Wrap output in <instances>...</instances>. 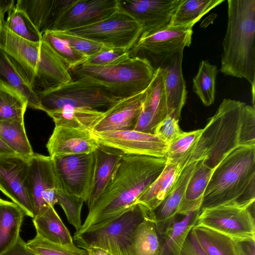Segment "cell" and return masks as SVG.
Here are the masks:
<instances>
[{"label":"cell","instance_id":"obj_1","mask_svg":"<svg viewBox=\"0 0 255 255\" xmlns=\"http://www.w3.org/2000/svg\"><path fill=\"white\" fill-rule=\"evenodd\" d=\"M166 161V157L124 155L74 236L98 229L130 209L159 176Z\"/></svg>","mask_w":255,"mask_h":255},{"label":"cell","instance_id":"obj_2","mask_svg":"<svg viewBox=\"0 0 255 255\" xmlns=\"http://www.w3.org/2000/svg\"><path fill=\"white\" fill-rule=\"evenodd\" d=\"M255 201V145L240 146L214 169L200 210L221 205L251 207Z\"/></svg>","mask_w":255,"mask_h":255},{"label":"cell","instance_id":"obj_3","mask_svg":"<svg viewBox=\"0 0 255 255\" xmlns=\"http://www.w3.org/2000/svg\"><path fill=\"white\" fill-rule=\"evenodd\" d=\"M228 25L223 41L220 71L244 78L255 99V0H228Z\"/></svg>","mask_w":255,"mask_h":255},{"label":"cell","instance_id":"obj_4","mask_svg":"<svg viewBox=\"0 0 255 255\" xmlns=\"http://www.w3.org/2000/svg\"><path fill=\"white\" fill-rule=\"evenodd\" d=\"M247 104L224 99L215 114L208 119L199 138L180 164L202 161L214 168L232 151L244 146L242 125Z\"/></svg>","mask_w":255,"mask_h":255},{"label":"cell","instance_id":"obj_5","mask_svg":"<svg viewBox=\"0 0 255 255\" xmlns=\"http://www.w3.org/2000/svg\"><path fill=\"white\" fill-rule=\"evenodd\" d=\"M0 49L19 64L35 92L73 81L65 63L43 40L39 42L27 40L4 25L0 33Z\"/></svg>","mask_w":255,"mask_h":255},{"label":"cell","instance_id":"obj_6","mask_svg":"<svg viewBox=\"0 0 255 255\" xmlns=\"http://www.w3.org/2000/svg\"><path fill=\"white\" fill-rule=\"evenodd\" d=\"M70 71L77 79L98 85L121 99L145 91L154 69L147 59L129 56L107 65L81 64Z\"/></svg>","mask_w":255,"mask_h":255},{"label":"cell","instance_id":"obj_7","mask_svg":"<svg viewBox=\"0 0 255 255\" xmlns=\"http://www.w3.org/2000/svg\"><path fill=\"white\" fill-rule=\"evenodd\" d=\"M149 211L139 204L94 230L74 236L78 247L97 248L111 255H133L132 242L135 231Z\"/></svg>","mask_w":255,"mask_h":255},{"label":"cell","instance_id":"obj_8","mask_svg":"<svg viewBox=\"0 0 255 255\" xmlns=\"http://www.w3.org/2000/svg\"><path fill=\"white\" fill-rule=\"evenodd\" d=\"M36 93L45 112L65 108H108L118 99L103 87L80 79Z\"/></svg>","mask_w":255,"mask_h":255},{"label":"cell","instance_id":"obj_9","mask_svg":"<svg viewBox=\"0 0 255 255\" xmlns=\"http://www.w3.org/2000/svg\"><path fill=\"white\" fill-rule=\"evenodd\" d=\"M65 31L105 46L122 47L130 50L141 36L143 27L140 22L120 4L114 13L102 20Z\"/></svg>","mask_w":255,"mask_h":255},{"label":"cell","instance_id":"obj_10","mask_svg":"<svg viewBox=\"0 0 255 255\" xmlns=\"http://www.w3.org/2000/svg\"><path fill=\"white\" fill-rule=\"evenodd\" d=\"M221 205L200 211L196 225L236 240L255 239V222L251 208Z\"/></svg>","mask_w":255,"mask_h":255},{"label":"cell","instance_id":"obj_11","mask_svg":"<svg viewBox=\"0 0 255 255\" xmlns=\"http://www.w3.org/2000/svg\"><path fill=\"white\" fill-rule=\"evenodd\" d=\"M58 190L81 197L87 202L95 168L94 152L52 158Z\"/></svg>","mask_w":255,"mask_h":255},{"label":"cell","instance_id":"obj_12","mask_svg":"<svg viewBox=\"0 0 255 255\" xmlns=\"http://www.w3.org/2000/svg\"><path fill=\"white\" fill-rule=\"evenodd\" d=\"M120 0H62L50 30L67 31L100 21L114 13Z\"/></svg>","mask_w":255,"mask_h":255},{"label":"cell","instance_id":"obj_13","mask_svg":"<svg viewBox=\"0 0 255 255\" xmlns=\"http://www.w3.org/2000/svg\"><path fill=\"white\" fill-rule=\"evenodd\" d=\"M29 158L17 154L0 156V191L25 215L34 217L29 178Z\"/></svg>","mask_w":255,"mask_h":255},{"label":"cell","instance_id":"obj_14","mask_svg":"<svg viewBox=\"0 0 255 255\" xmlns=\"http://www.w3.org/2000/svg\"><path fill=\"white\" fill-rule=\"evenodd\" d=\"M92 134L100 144L119 149L125 154L166 156L168 144L155 134L135 130L93 131Z\"/></svg>","mask_w":255,"mask_h":255},{"label":"cell","instance_id":"obj_15","mask_svg":"<svg viewBox=\"0 0 255 255\" xmlns=\"http://www.w3.org/2000/svg\"><path fill=\"white\" fill-rule=\"evenodd\" d=\"M28 178L35 217L57 204L58 184L52 158L34 153L29 158Z\"/></svg>","mask_w":255,"mask_h":255},{"label":"cell","instance_id":"obj_16","mask_svg":"<svg viewBox=\"0 0 255 255\" xmlns=\"http://www.w3.org/2000/svg\"><path fill=\"white\" fill-rule=\"evenodd\" d=\"M193 26H172L156 32L141 35L129 50L130 56H134L140 51H146L158 59L160 62L173 55L183 52L192 43Z\"/></svg>","mask_w":255,"mask_h":255},{"label":"cell","instance_id":"obj_17","mask_svg":"<svg viewBox=\"0 0 255 255\" xmlns=\"http://www.w3.org/2000/svg\"><path fill=\"white\" fill-rule=\"evenodd\" d=\"M183 0H120L121 6L142 25L141 35H149L171 26L175 13Z\"/></svg>","mask_w":255,"mask_h":255},{"label":"cell","instance_id":"obj_18","mask_svg":"<svg viewBox=\"0 0 255 255\" xmlns=\"http://www.w3.org/2000/svg\"><path fill=\"white\" fill-rule=\"evenodd\" d=\"M145 90L116 100L104 112V118L93 131L134 130L142 110Z\"/></svg>","mask_w":255,"mask_h":255},{"label":"cell","instance_id":"obj_19","mask_svg":"<svg viewBox=\"0 0 255 255\" xmlns=\"http://www.w3.org/2000/svg\"><path fill=\"white\" fill-rule=\"evenodd\" d=\"M100 144L92 132L55 126L46 144L51 158L94 152Z\"/></svg>","mask_w":255,"mask_h":255},{"label":"cell","instance_id":"obj_20","mask_svg":"<svg viewBox=\"0 0 255 255\" xmlns=\"http://www.w3.org/2000/svg\"><path fill=\"white\" fill-rule=\"evenodd\" d=\"M197 162L185 165L180 172L167 197L155 209L149 211L158 232L161 236L177 221L176 217L182 201L188 182Z\"/></svg>","mask_w":255,"mask_h":255},{"label":"cell","instance_id":"obj_21","mask_svg":"<svg viewBox=\"0 0 255 255\" xmlns=\"http://www.w3.org/2000/svg\"><path fill=\"white\" fill-rule=\"evenodd\" d=\"M183 52L177 53L160 62L163 72L168 116L179 120L187 99V91L182 63Z\"/></svg>","mask_w":255,"mask_h":255},{"label":"cell","instance_id":"obj_22","mask_svg":"<svg viewBox=\"0 0 255 255\" xmlns=\"http://www.w3.org/2000/svg\"><path fill=\"white\" fill-rule=\"evenodd\" d=\"M0 88L12 90L22 97L28 107L43 111L39 98L19 64L0 49Z\"/></svg>","mask_w":255,"mask_h":255},{"label":"cell","instance_id":"obj_23","mask_svg":"<svg viewBox=\"0 0 255 255\" xmlns=\"http://www.w3.org/2000/svg\"><path fill=\"white\" fill-rule=\"evenodd\" d=\"M94 152L95 168L91 193L87 202L88 209L101 194L125 155L119 149L102 144Z\"/></svg>","mask_w":255,"mask_h":255},{"label":"cell","instance_id":"obj_24","mask_svg":"<svg viewBox=\"0 0 255 255\" xmlns=\"http://www.w3.org/2000/svg\"><path fill=\"white\" fill-rule=\"evenodd\" d=\"M182 169L180 163L167 159L162 172L139 196L136 204L142 205L149 211L157 208L171 191Z\"/></svg>","mask_w":255,"mask_h":255},{"label":"cell","instance_id":"obj_25","mask_svg":"<svg viewBox=\"0 0 255 255\" xmlns=\"http://www.w3.org/2000/svg\"><path fill=\"white\" fill-rule=\"evenodd\" d=\"M55 126L88 130L92 132L104 118V112L96 109L65 108L45 112Z\"/></svg>","mask_w":255,"mask_h":255},{"label":"cell","instance_id":"obj_26","mask_svg":"<svg viewBox=\"0 0 255 255\" xmlns=\"http://www.w3.org/2000/svg\"><path fill=\"white\" fill-rule=\"evenodd\" d=\"M24 215L16 204L0 198V255L16 244Z\"/></svg>","mask_w":255,"mask_h":255},{"label":"cell","instance_id":"obj_27","mask_svg":"<svg viewBox=\"0 0 255 255\" xmlns=\"http://www.w3.org/2000/svg\"><path fill=\"white\" fill-rule=\"evenodd\" d=\"M214 169L198 161L186 188L178 215L185 216L191 212L200 210L202 200Z\"/></svg>","mask_w":255,"mask_h":255},{"label":"cell","instance_id":"obj_28","mask_svg":"<svg viewBox=\"0 0 255 255\" xmlns=\"http://www.w3.org/2000/svg\"><path fill=\"white\" fill-rule=\"evenodd\" d=\"M36 234L48 241L64 245H73V238L54 207H50L32 218Z\"/></svg>","mask_w":255,"mask_h":255},{"label":"cell","instance_id":"obj_29","mask_svg":"<svg viewBox=\"0 0 255 255\" xmlns=\"http://www.w3.org/2000/svg\"><path fill=\"white\" fill-rule=\"evenodd\" d=\"M192 230L208 255H242L238 240L196 225Z\"/></svg>","mask_w":255,"mask_h":255},{"label":"cell","instance_id":"obj_30","mask_svg":"<svg viewBox=\"0 0 255 255\" xmlns=\"http://www.w3.org/2000/svg\"><path fill=\"white\" fill-rule=\"evenodd\" d=\"M23 9L42 34L50 30L62 4L59 0H17L15 4Z\"/></svg>","mask_w":255,"mask_h":255},{"label":"cell","instance_id":"obj_31","mask_svg":"<svg viewBox=\"0 0 255 255\" xmlns=\"http://www.w3.org/2000/svg\"><path fill=\"white\" fill-rule=\"evenodd\" d=\"M142 109L151 114L155 128L168 116L163 72L160 66L154 70L152 80L145 90Z\"/></svg>","mask_w":255,"mask_h":255},{"label":"cell","instance_id":"obj_32","mask_svg":"<svg viewBox=\"0 0 255 255\" xmlns=\"http://www.w3.org/2000/svg\"><path fill=\"white\" fill-rule=\"evenodd\" d=\"M200 210L192 211L163 233L159 255H179L187 236L196 225Z\"/></svg>","mask_w":255,"mask_h":255},{"label":"cell","instance_id":"obj_33","mask_svg":"<svg viewBox=\"0 0 255 255\" xmlns=\"http://www.w3.org/2000/svg\"><path fill=\"white\" fill-rule=\"evenodd\" d=\"M0 137L23 158H30L34 153L26 135L24 118L0 121Z\"/></svg>","mask_w":255,"mask_h":255},{"label":"cell","instance_id":"obj_34","mask_svg":"<svg viewBox=\"0 0 255 255\" xmlns=\"http://www.w3.org/2000/svg\"><path fill=\"white\" fill-rule=\"evenodd\" d=\"M161 236L149 213L136 228L132 242L133 255H159Z\"/></svg>","mask_w":255,"mask_h":255},{"label":"cell","instance_id":"obj_35","mask_svg":"<svg viewBox=\"0 0 255 255\" xmlns=\"http://www.w3.org/2000/svg\"><path fill=\"white\" fill-rule=\"evenodd\" d=\"M224 0H183L173 16L171 26L193 25Z\"/></svg>","mask_w":255,"mask_h":255},{"label":"cell","instance_id":"obj_36","mask_svg":"<svg viewBox=\"0 0 255 255\" xmlns=\"http://www.w3.org/2000/svg\"><path fill=\"white\" fill-rule=\"evenodd\" d=\"M217 68L208 60H202L198 72L193 79V90L206 106L213 104L215 100Z\"/></svg>","mask_w":255,"mask_h":255},{"label":"cell","instance_id":"obj_37","mask_svg":"<svg viewBox=\"0 0 255 255\" xmlns=\"http://www.w3.org/2000/svg\"><path fill=\"white\" fill-rule=\"evenodd\" d=\"M7 12L4 25L14 34L33 42L42 40V34L23 9L15 4Z\"/></svg>","mask_w":255,"mask_h":255},{"label":"cell","instance_id":"obj_38","mask_svg":"<svg viewBox=\"0 0 255 255\" xmlns=\"http://www.w3.org/2000/svg\"><path fill=\"white\" fill-rule=\"evenodd\" d=\"M42 40L65 63L69 70L81 65L87 58L71 47L66 42L55 36L50 30L44 32Z\"/></svg>","mask_w":255,"mask_h":255},{"label":"cell","instance_id":"obj_39","mask_svg":"<svg viewBox=\"0 0 255 255\" xmlns=\"http://www.w3.org/2000/svg\"><path fill=\"white\" fill-rule=\"evenodd\" d=\"M27 102L16 92L0 88V121L24 118Z\"/></svg>","mask_w":255,"mask_h":255},{"label":"cell","instance_id":"obj_40","mask_svg":"<svg viewBox=\"0 0 255 255\" xmlns=\"http://www.w3.org/2000/svg\"><path fill=\"white\" fill-rule=\"evenodd\" d=\"M27 247L37 255H88L87 251L75 245H64L54 243L36 234L29 240Z\"/></svg>","mask_w":255,"mask_h":255},{"label":"cell","instance_id":"obj_41","mask_svg":"<svg viewBox=\"0 0 255 255\" xmlns=\"http://www.w3.org/2000/svg\"><path fill=\"white\" fill-rule=\"evenodd\" d=\"M202 131V129L183 131L168 144L166 158L180 164L199 138Z\"/></svg>","mask_w":255,"mask_h":255},{"label":"cell","instance_id":"obj_42","mask_svg":"<svg viewBox=\"0 0 255 255\" xmlns=\"http://www.w3.org/2000/svg\"><path fill=\"white\" fill-rule=\"evenodd\" d=\"M57 204L63 210L67 221L78 231L82 226L81 214L84 201L81 197L57 190Z\"/></svg>","mask_w":255,"mask_h":255},{"label":"cell","instance_id":"obj_43","mask_svg":"<svg viewBox=\"0 0 255 255\" xmlns=\"http://www.w3.org/2000/svg\"><path fill=\"white\" fill-rule=\"evenodd\" d=\"M60 39L87 58L92 56L105 46L89 39L65 31L51 30Z\"/></svg>","mask_w":255,"mask_h":255},{"label":"cell","instance_id":"obj_44","mask_svg":"<svg viewBox=\"0 0 255 255\" xmlns=\"http://www.w3.org/2000/svg\"><path fill=\"white\" fill-rule=\"evenodd\" d=\"M129 50L122 47H103L98 52L87 58L82 64L104 66L115 63L129 55Z\"/></svg>","mask_w":255,"mask_h":255},{"label":"cell","instance_id":"obj_45","mask_svg":"<svg viewBox=\"0 0 255 255\" xmlns=\"http://www.w3.org/2000/svg\"><path fill=\"white\" fill-rule=\"evenodd\" d=\"M179 121L167 116L156 126L154 134L169 144L183 132L180 128Z\"/></svg>","mask_w":255,"mask_h":255},{"label":"cell","instance_id":"obj_46","mask_svg":"<svg viewBox=\"0 0 255 255\" xmlns=\"http://www.w3.org/2000/svg\"><path fill=\"white\" fill-rule=\"evenodd\" d=\"M179 255H208L200 246L192 229L186 238Z\"/></svg>","mask_w":255,"mask_h":255},{"label":"cell","instance_id":"obj_47","mask_svg":"<svg viewBox=\"0 0 255 255\" xmlns=\"http://www.w3.org/2000/svg\"><path fill=\"white\" fill-rule=\"evenodd\" d=\"M2 255H37L27 246L22 238L19 237L16 244Z\"/></svg>","mask_w":255,"mask_h":255},{"label":"cell","instance_id":"obj_48","mask_svg":"<svg viewBox=\"0 0 255 255\" xmlns=\"http://www.w3.org/2000/svg\"><path fill=\"white\" fill-rule=\"evenodd\" d=\"M242 255H255V239L238 240Z\"/></svg>","mask_w":255,"mask_h":255},{"label":"cell","instance_id":"obj_49","mask_svg":"<svg viewBox=\"0 0 255 255\" xmlns=\"http://www.w3.org/2000/svg\"><path fill=\"white\" fill-rule=\"evenodd\" d=\"M15 1L11 0H0V33L4 26L5 19L4 15L9 9L13 6Z\"/></svg>","mask_w":255,"mask_h":255},{"label":"cell","instance_id":"obj_50","mask_svg":"<svg viewBox=\"0 0 255 255\" xmlns=\"http://www.w3.org/2000/svg\"><path fill=\"white\" fill-rule=\"evenodd\" d=\"M16 154L15 152L0 137V156Z\"/></svg>","mask_w":255,"mask_h":255},{"label":"cell","instance_id":"obj_51","mask_svg":"<svg viewBox=\"0 0 255 255\" xmlns=\"http://www.w3.org/2000/svg\"><path fill=\"white\" fill-rule=\"evenodd\" d=\"M88 255H111L105 251L97 248H88L85 249Z\"/></svg>","mask_w":255,"mask_h":255}]
</instances>
